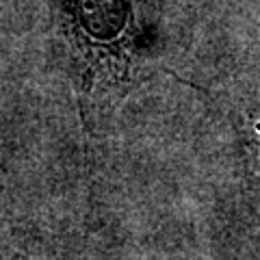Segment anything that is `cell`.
I'll use <instances>...</instances> for the list:
<instances>
[{
  "instance_id": "6da1fadb",
  "label": "cell",
  "mask_w": 260,
  "mask_h": 260,
  "mask_svg": "<svg viewBox=\"0 0 260 260\" xmlns=\"http://www.w3.org/2000/svg\"><path fill=\"white\" fill-rule=\"evenodd\" d=\"M54 18L80 54L115 63L135 37V0H50Z\"/></svg>"
}]
</instances>
